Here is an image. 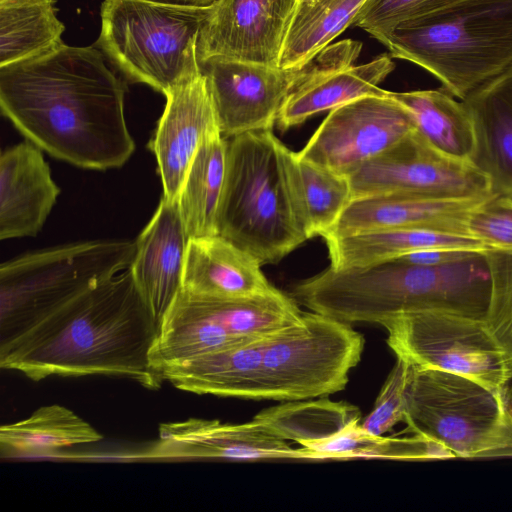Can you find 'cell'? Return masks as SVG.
Here are the masks:
<instances>
[{"mask_svg":"<svg viewBox=\"0 0 512 512\" xmlns=\"http://www.w3.org/2000/svg\"><path fill=\"white\" fill-rule=\"evenodd\" d=\"M126 85L93 46L64 42L0 67V107L21 134L53 157L105 170L135 150L124 115Z\"/></svg>","mask_w":512,"mask_h":512,"instance_id":"cell-1","label":"cell"},{"mask_svg":"<svg viewBox=\"0 0 512 512\" xmlns=\"http://www.w3.org/2000/svg\"><path fill=\"white\" fill-rule=\"evenodd\" d=\"M157 332L128 267L0 342V367L34 381L106 375L154 390L164 382L150 362Z\"/></svg>","mask_w":512,"mask_h":512,"instance_id":"cell-2","label":"cell"},{"mask_svg":"<svg viewBox=\"0 0 512 512\" xmlns=\"http://www.w3.org/2000/svg\"><path fill=\"white\" fill-rule=\"evenodd\" d=\"M486 253L431 266L397 259L359 268L329 266L298 283L292 297L310 311L351 325H380L393 315L419 310L484 318L490 297Z\"/></svg>","mask_w":512,"mask_h":512,"instance_id":"cell-3","label":"cell"},{"mask_svg":"<svg viewBox=\"0 0 512 512\" xmlns=\"http://www.w3.org/2000/svg\"><path fill=\"white\" fill-rule=\"evenodd\" d=\"M290 150L272 130L227 138L217 235L276 263L310 239L289 170Z\"/></svg>","mask_w":512,"mask_h":512,"instance_id":"cell-4","label":"cell"},{"mask_svg":"<svg viewBox=\"0 0 512 512\" xmlns=\"http://www.w3.org/2000/svg\"><path fill=\"white\" fill-rule=\"evenodd\" d=\"M378 41L463 100L512 68V0H475L412 17Z\"/></svg>","mask_w":512,"mask_h":512,"instance_id":"cell-5","label":"cell"},{"mask_svg":"<svg viewBox=\"0 0 512 512\" xmlns=\"http://www.w3.org/2000/svg\"><path fill=\"white\" fill-rule=\"evenodd\" d=\"M212 10L104 0L96 45L131 81L166 95L200 70L197 40Z\"/></svg>","mask_w":512,"mask_h":512,"instance_id":"cell-6","label":"cell"},{"mask_svg":"<svg viewBox=\"0 0 512 512\" xmlns=\"http://www.w3.org/2000/svg\"><path fill=\"white\" fill-rule=\"evenodd\" d=\"M405 397L404 422L445 454L512 456V409L488 386L460 374L411 365Z\"/></svg>","mask_w":512,"mask_h":512,"instance_id":"cell-7","label":"cell"},{"mask_svg":"<svg viewBox=\"0 0 512 512\" xmlns=\"http://www.w3.org/2000/svg\"><path fill=\"white\" fill-rule=\"evenodd\" d=\"M135 251V241L95 240L26 254L1 264L0 342L130 267Z\"/></svg>","mask_w":512,"mask_h":512,"instance_id":"cell-8","label":"cell"},{"mask_svg":"<svg viewBox=\"0 0 512 512\" xmlns=\"http://www.w3.org/2000/svg\"><path fill=\"white\" fill-rule=\"evenodd\" d=\"M365 339L351 324L304 312L271 334L259 375L260 400L295 401L343 390L361 360Z\"/></svg>","mask_w":512,"mask_h":512,"instance_id":"cell-9","label":"cell"},{"mask_svg":"<svg viewBox=\"0 0 512 512\" xmlns=\"http://www.w3.org/2000/svg\"><path fill=\"white\" fill-rule=\"evenodd\" d=\"M396 357L472 378L509 401L512 372L483 317L444 310L393 315L381 324Z\"/></svg>","mask_w":512,"mask_h":512,"instance_id":"cell-10","label":"cell"},{"mask_svg":"<svg viewBox=\"0 0 512 512\" xmlns=\"http://www.w3.org/2000/svg\"><path fill=\"white\" fill-rule=\"evenodd\" d=\"M347 178L352 200L381 194L425 198L494 196L486 175L470 163L439 153L415 129Z\"/></svg>","mask_w":512,"mask_h":512,"instance_id":"cell-11","label":"cell"},{"mask_svg":"<svg viewBox=\"0 0 512 512\" xmlns=\"http://www.w3.org/2000/svg\"><path fill=\"white\" fill-rule=\"evenodd\" d=\"M414 129L410 113L390 96V91L366 95L330 110L296 154L348 177Z\"/></svg>","mask_w":512,"mask_h":512,"instance_id":"cell-12","label":"cell"},{"mask_svg":"<svg viewBox=\"0 0 512 512\" xmlns=\"http://www.w3.org/2000/svg\"><path fill=\"white\" fill-rule=\"evenodd\" d=\"M221 135L272 130L293 88L307 75L311 60L300 68L212 56L199 60Z\"/></svg>","mask_w":512,"mask_h":512,"instance_id":"cell-13","label":"cell"},{"mask_svg":"<svg viewBox=\"0 0 512 512\" xmlns=\"http://www.w3.org/2000/svg\"><path fill=\"white\" fill-rule=\"evenodd\" d=\"M141 457L152 460H318L303 447L293 449L254 418L241 424L201 418L162 423L157 441Z\"/></svg>","mask_w":512,"mask_h":512,"instance_id":"cell-14","label":"cell"},{"mask_svg":"<svg viewBox=\"0 0 512 512\" xmlns=\"http://www.w3.org/2000/svg\"><path fill=\"white\" fill-rule=\"evenodd\" d=\"M362 44L351 40L326 47L312 60L310 70L290 92L277 117L286 131L311 116L366 95H385L379 84L395 68L388 55L353 66Z\"/></svg>","mask_w":512,"mask_h":512,"instance_id":"cell-15","label":"cell"},{"mask_svg":"<svg viewBox=\"0 0 512 512\" xmlns=\"http://www.w3.org/2000/svg\"><path fill=\"white\" fill-rule=\"evenodd\" d=\"M297 1L222 0L198 35V61L217 56L279 67Z\"/></svg>","mask_w":512,"mask_h":512,"instance_id":"cell-16","label":"cell"},{"mask_svg":"<svg viewBox=\"0 0 512 512\" xmlns=\"http://www.w3.org/2000/svg\"><path fill=\"white\" fill-rule=\"evenodd\" d=\"M165 97L164 112L148 147L157 160L163 197L175 202L200 146L220 130L201 70L173 87Z\"/></svg>","mask_w":512,"mask_h":512,"instance_id":"cell-17","label":"cell"},{"mask_svg":"<svg viewBox=\"0 0 512 512\" xmlns=\"http://www.w3.org/2000/svg\"><path fill=\"white\" fill-rule=\"evenodd\" d=\"M494 198L497 197L425 198L401 194L356 198L322 237L394 228H430L468 235V215Z\"/></svg>","mask_w":512,"mask_h":512,"instance_id":"cell-18","label":"cell"},{"mask_svg":"<svg viewBox=\"0 0 512 512\" xmlns=\"http://www.w3.org/2000/svg\"><path fill=\"white\" fill-rule=\"evenodd\" d=\"M189 240L177 201L162 197L135 241L136 251L130 266L158 328L183 288Z\"/></svg>","mask_w":512,"mask_h":512,"instance_id":"cell-19","label":"cell"},{"mask_svg":"<svg viewBox=\"0 0 512 512\" xmlns=\"http://www.w3.org/2000/svg\"><path fill=\"white\" fill-rule=\"evenodd\" d=\"M59 193L38 146L26 141L3 151L0 156V238L35 236Z\"/></svg>","mask_w":512,"mask_h":512,"instance_id":"cell-20","label":"cell"},{"mask_svg":"<svg viewBox=\"0 0 512 512\" xmlns=\"http://www.w3.org/2000/svg\"><path fill=\"white\" fill-rule=\"evenodd\" d=\"M461 101L474 126L472 165L487 176L494 196L512 198V68Z\"/></svg>","mask_w":512,"mask_h":512,"instance_id":"cell-21","label":"cell"},{"mask_svg":"<svg viewBox=\"0 0 512 512\" xmlns=\"http://www.w3.org/2000/svg\"><path fill=\"white\" fill-rule=\"evenodd\" d=\"M183 289L203 296L240 298L269 293L276 287L254 256L214 235L189 240Z\"/></svg>","mask_w":512,"mask_h":512,"instance_id":"cell-22","label":"cell"},{"mask_svg":"<svg viewBox=\"0 0 512 512\" xmlns=\"http://www.w3.org/2000/svg\"><path fill=\"white\" fill-rule=\"evenodd\" d=\"M269 336L243 340L193 360L165 367L159 374L163 381L195 394L260 400L259 375Z\"/></svg>","mask_w":512,"mask_h":512,"instance_id":"cell-23","label":"cell"},{"mask_svg":"<svg viewBox=\"0 0 512 512\" xmlns=\"http://www.w3.org/2000/svg\"><path fill=\"white\" fill-rule=\"evenodd\" d=\"M325 241L334 269L365 267L428 249L498 250L470 235L430 228L371 230Z\"/></svg>","mask_w":512,"mask_h":512,"instance_id":"cell-24","label":"cell"},{"mask_svg":"<svg viewBox=\"0 0 512 512\" xmlns=\"http://www.w3.org/2000/svg\"><path fill=\"white\" fill-rule=\"evenodd\" d=\"M411 115L416 132L436 151L457 161L471 163L475 132L462 101L441 90L390 92Z\"/></svg>","mask_w":512,"mask_h":512,"instance_id":"cell-25","label":"cell"},{"mask_svg":"<svg viewBox=\"0 0 512 512\" xmlns=\"http://www.w3.org/2000/svg\"><path fill=\"white\" fill-rule=\"evenodd\" d=\"M102 439L84 419L54 404L37 409L24 420L2 425L0 454L3 458L50 456L63 448Z\"/></svg>","mask_w":512,"mask_h":512,"instance_id":"cell-26","label":"cell"},{"mask_svg":"<svg viewBox=\"0 0 512 512\" xmlns=\"http://www.w3.org/2000/svg\"><path fill=\"white\" fill-rule=\"evenodd\" d=\"M226 155L227 139L214 133L204 140L188 170L177 204L189 239L217 235Z\"/></svg>","mask_w":512,"mask_h":512,"instance_id":"cell-27","label":"cell"},{"mask_svg":"<svg viewBox=\"0 0 512 512\" xmlns=\"http://www.w3.org/2000/svg\"><path fill=\"white\" fill-rule=\"evenodd\" d=\"M189 293L198 306L236 340L274 334L296 323L303 313L293 297L277 288L269 293L240 298Z\"/></svg>","mask_w":512,"mask_h":512,"instance_id":"cell-28","label":"cell"},{"mask_svg":"<svg viewBox=\"0 0 512 512\" xmlns=\"http://www.w3.org/2000/svg\"><path fill=\"white\" fill-rule=\"evenodd\" d=\"M367 0H298L279 67L300 68L348 26Z\"/></svg>","mask_w":512,"mask_h":512,"instance_id":"cell-29","label":"cell"},{"mask_svg":"<svg viewBox=\"0 0 512 512\" xmlns=\"http://www.w3.org/2000/svg\"><path fill=\"white\" fill-rule=\"evenodd\" d=\"M56 0H0V67L42 54L62 41Z\"/></svg>","mask_w":512,"mask_h":512,"instance_id":"cell-30","label":"cell"},{"mask_svg":"<svg viewBox=\"0 0 512 512\" xmlns=\"http://www.w3.org/2000/svg\"><path fill=\"white\" fill-rule=\"evenodd\" d=\"M359 409L347 402L328 399L295 400L265 409L254 419L283 440L301 446L326 439L360 421Z\"/></svg>","mask_w":512,"mask_h":512,"instance_id":"cell-31","label":"cell"},{"mask_svg":"<svg viewBox=\"0 0 512 512\" xmlns=\"http://www.w3.org/2000/svg\"><path fill=\"white\" fill-rule=\"evenodd\" d=\"M289 170L308 235L322 236L352 201L349 180L299 158L292 151Z\"/></svg>","mask_w":512,"mask_h":512,"instance_id":"cell-32","label":"cell"},{"mask_svg":"<svg viewBox=\"0 0 512 512\" xmlns=\"http://www.w3.org/2000/svg\"><path fill=\"white\" fill-rule=\"evenodd\" d=\"M318 460L354 457L419 458L435 456L437 448L424 437L393 439L376 436L364 430L359 422L350 424L336 434L302 446Z\"/></svg>","mask_w":512,"mask_h":512,"instance_id":"cell-33","label":"cell"},{"mask_svg":"<svg viewBox=\"0 0 512 512\" xmlns=\"http://www.w3.org/2000/svg\"><path fill=\"white\" fill-rule=\"evenodd\" d=\"M486 254L490 297L484 319L504 351L512 372V252L491 250Z\"/></svg>","mask_w":512,"mask_h":512,"instance_id":"cell-34","label":"cell"},{"mask_svg":"<svg viewBox=\"0 0 512 512\" xmlns=\"http://www.w3.org/2000/svg\"><path fill=\"white\" fill-rule=\"evenodd\" d=\"M471 1L475 0H367L352 25L378 40L403 20Z\"/></svg>","mask_w":512,"mask_h":512,"instance_id":"cell-35","label":"cell"},{"mask_svg":"<svg viewBox=\"0 0 512 512\" xmlns=\"http://www.w3.org/2000/svg\"><path fill=\"white\" fill-rule=\"evenodd\" d=\"M411 370V365L402 358L396 357V362L388 374L373 409L361 423L368 433L382 436L399 422H404L406 416L405 391Z\"/></svg>","mask_w":512,"mask_h":512,"instance_id":"cell-36","label":"cell"},{"mask_svg":"<svg viewBox=\"0 0 512 512\" xmlns=\"http://www.w3.org/2000/svg\"><path fill=\"white\" fill-rule=\"evenodd\" d=\"M466 233L494 249L512 252V208L494 198L473 210L465 223Z\"/></svg>","mask_w":512,"mask_h":512,"instance_id":"cell-37","label":"cell"},{"mask_svg":"<svg viewBox=\"0 0 512 512\" xmlns=\"http://www.w3.org/2000/svg\"><path fill=\"white\" fill-rule=\"evenodd\" d=\"M480 253L483 252L462 249L437 248L405 254L396 259L409 264L431 266L462 261Z\"/></svg>","mask_w":512,"mask_h":512,"instance_id":"cell-38","label":"cell"},{"mask_svg":"<svg viewBox=\"0 0 512 512\" xmlns=\"http://www.w3.org/2000/svg\"><path fill=\"white\" fill-rule=\"evenodd\" d=\"M157 3L197 9L216 7L222 0H148Z\"/></svg>","mask_w":512,"mask_h":512,"instance_id":"cell-39","label":"cell"},{"mask_svg":"<svg viewBox=\"0 0 512 512\" xmlns=\"http://www.w3.org/2000/svg\"><path fill=\"white\" fill-rule=\"evenodd\" d=\"M497 200H498L501 204H503V205H505V206H508V207L512 208V198L499 197V198H497Z\"/></svg>","mask_w":512,"mask_h":512,"instance_id":"cell-40","label":"cell"},{"mask_svg":"<svg viewBox=\"0 0 512 512\" xmlns=\"http://www.w3.org/2000/svg\"><path fill=\"white\" fill-rule=\"evenodd\" d=\"M510 407H511V409H512V404H511V403H510Z\"/></svg>","mask_w":512,"mask_h":512,"instance_id":"cell-41","label":"cell"}]
</instances>
